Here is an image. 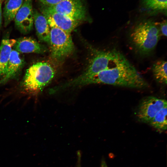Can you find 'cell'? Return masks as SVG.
I'll return each instance as SVG.
<instances>
[{
    "instance_id": "obj_1",
    "label": "cell",
    "mask_w": 167,
    "mask_h": 167,
    "mask_svg": "<svg viewBox=\"0 0 167 167\" xmlns=\"http://www.w3.org/2000/svg\"><path fill=\"white\" fill-rule=\"evenodd\" d=\"M104 84L137 89L148 86L147 82L122 54L103 70L85 80L80 86Z\"/></svg>"
},
{
    "instance_id": "obj_2",
    "label": "cell",
    "mask_w": 167,
    "mask_h": 167,
    "mask_svg": "<svg viewBox=\"0 0 167 167\" xmlns=\"http://www.w3.org/2000/svg\"><path fill=\"white\" fill-rule=\"evenodd\" d=\"M161 35L157 24L146 20L137 23L131 28L129 38L132 45L139 54L147 55L154 50Z\"/></svg>"
},
{
    "instance_id": "obj_3",
    "label": "cell",
    "mask_w": 167,
    "mask_h": 167,
    "mask_svg": "<svg viewBox=\"0 0 167 167\" xmlns=\"http://www.w3.org/2000/svg\"><path fill=\"white\" fill-rule=\"evenodd\" d=\"M121 53L116 49L96 51L85 71L77 77L58 86L59 90H61L70 87L80 86L84 81L106 68Z\"/></svg>"
},
{
    "instance_id": "obj_4",
    "label": "cell",
    "mask_w": 167,
    "mask_h": 167,
    "mask_svg": "<svg viewBox=\"0 0 167 167\" xmlns=\"http://www.w3.org/2000/svg\"><path fill=\"white\" fill-rule=\"evenodd\" d=\"M55 74L54 68L46 62L34 64L26 72L23 83L24 88L29 92H38L50 82Z\"/></svg>"
},
{
    "instance_id": "obj_5",
    "label": "cell",
    "mask_w": 167,
    "mask_h": 167,
    "mask_svg": "<svg viewBox=\"0 0 167 167\" xmlns=\"http://www.w3.org/2000/svg\"><path fill=\"white\" fill-rule=\"evenodd\" d=\"M50 45L51 55L54 59L61 60L73 52L74 45L70 34L56 27H51Z\"/></svg>"
},
{
    "instance_id": "obj_6",
    "label": "cell",
    "mask_w": 167,
    "mask_h": 167,
    "mask_svg": "<svg viewBox=\"0 0 167 167\" xmlns=\"http://www.w3.org/2000/svg\"><path fill=\"white\" fill-rule=\"evenodd\" d=\"M42 7L48 11L81 22L88 19L87 8L83 0H62L55 5H43Z\"/></svg>"
},
{
    "instance_id": "obj_7",
    "label": "cell",
    "mask_w": 167,
    "mask_h": 167,
    "mask_svg": "<svg viewBox=\"0 0 167 167\" xmlns=\"http://www.w3.org/2000/svg\"><path fill=\"white\" fill-rule=\"evenodd\" d=\"M167 106L166 101L153 96L144 98L138 106L136 112L138 120L148 123L161 109Z\"/></svg>"
},
{
    "instance_id": "obj_8",
    "label": "cell",
    "mask_w": 167,
    "mask_h": 167,
    "mask_svg": "<svg viewBox=\"0 0 167 167\" xmlns=\"http://www.w3.org/2000/svg\"><path fill=\"white\" fill-rule=\"evenodd\" d=\"M40 11L46 19L50 28H57L69 34H71L81 22L62 14L48 11L42 6Z\"/></svg>"
},
{
    "instance_id": "obj_9",
    "label": "cell",
    "mask_w": 167,
    "mask_h": 167,
    "mask_svg": "<svg viewBox=\"0 0 167 167\" xmlns=\"http://www.w3.org/2000/svg\"><path fill=\"white\" fill-rule=\"evenodd\" d=\"M33 10L31 0H25L17 12L15 19V26L23 34L29 32L34 23Z\"/></svg>"
},
{
    "instance_id": "obj_10",
    "label": "cell",
    "mask_w": 167,
    "mask_h": 167,
    "mask_svg": "<svg viewBox=\"0 0 167 167\" xmlns=\"http://www.w3.org/2000/svg\"><path fill=\"white\" fill-rule=\"evenodd\" d=\"M24 63V59L20 53L12 49L6 72L0 82H6L15 76L22 68Z\"/></svg>"
},
{
    "instance_id": "obj_11",
    "label": "cell",
    "mask_w": 167,
    "mask_h": 167,
    "mask_svg": "<svg viewBox=\"0 0 167 167\" xmlns=\"http://www.w3.org/2000/svg\"><path fill=\"white\" fill-rule=\"evenodd\" d=\"M14 49L21 53H44L47 51L45 47L35 40L28 37L18 39L13 47Z\"/></svg>"
},
{
    "instance_id": "obj_12",
    "label": "cell",
    "mask_w": 167,
    "mask_h": 167,
    "mask_svg": "<svg viewBox=\"0 0 167 167\" xmlns=\"http://www.w3.org/2000/svg\"><path fill=\"white\" fill-rule=\"evenodd\" d=\"M36 35L41 41L49 44L50 28L46 18L36 9L33 11Z\"/></svg>"
},
{
    "instance_id": "obj_13",
    "label": "cell",
    "mask_w": 167,
    "mask_h": 167,
    "mask_svg": "<svg viewBox=\"0 0 167 167\" xmlns=\"http://www.w3.org/2000/svg\"><path fill=\"white\" fill-rule=\"evenodd\" d=\"M16 41L14 39H3L0 45V77L4 75L12 48Z\"/></svg>"
},
{
    "instance_id": "obj_14",
    "label": "cell",
    "mask_w": 167,
    "mask_h": 167,
    "mask_svg": "<svg viewBox=\"0 0 167 167\" xmlns=\"http://www.w3.org/2000/svg\"><path fill=\"white\" fill-rule=\"evenodd\" d=\"M23 3V0H6L3 12L5 26L14 19Z\"/></svg>"
},
{
    "instance_id": "obj_15",
    "label": "cell",
    "mask_w": 167,
    "mask_h": 167,
    "mask_svg": "<svg viewBox=\"0 0 167 167\" xmlns=\"http://www.w3.org/2000/svg\"><path fill=\"white\" fill-rule=\"evenodd\" d=\"M167 62L160 60L156 62L153 65L152 72L156 80L158 83L164 84H167Z\"/></svg>"
},
{
    "instance_id": "obj_16",
    "label": "cell",
    "mask_w": 167,
    "mask_h": 167,
    "mask_svg": "<svg viewBox=\"0 0 167 167\" xmlns=\"http://www.w3.org/2000/svg\"><path fill=\"white\" fill-rule=\"evenodd\" d=\"M167 106L160 110L148 123L151 126L161 131L166 130L167 127Z\"/></svg>"
},
{
    "instance_id": "obj_17",
    "label": "cell",
    "mask_w": 167,
    "mask_h": 167,
    "mask_svg": "<svg viewBox=\"0 0 167 167\" xmlns=\"http://www.w3.org/2000/svg\"><path fill=\"white\" fill-rule=\"evenodd\" d=\"M142 2L144 6L148 9L166 12L167 0H143Z\"/></svg>"
},
{
    "instance_id": "obj_18",
    "label": "cell",
    "mask_w": 167,
    "mask_h": 167,
    "mask_svg": "<svg viewBox=\"0 0 167 167\" xmlns=\"http://www.w3.org/2000/svg\"><path fill=\"white\" fill-rule=\"evenodd\" d=\"M158 25L160 31L161 35L166 36H167V21L166 20H164L158 24Z\"/></svg>"
},
{
    "instance_id": "obj_19",
    "label": "cell",
    "mask_w": 167,
    "mask_h": 167,
    "mask_svg": "<svg viewBox=\"0 0 167 167\" xmlns=\"http://www.w3.org/2000/svg\"><path fill=\"white\" fill-rule=\"evenodd\" d=\"M44 5L51 6L55 5L62 0H37Z\"/></svg>"
},
{
    "instance_id": "obj_20",
    "label": "cell",
    "mask_w": 167,
    "mask_h": 167,
    "mask_svg": "<svg viewBox=\"0 0 167 167\" xmlns=\"http://www.w3.org/2000/svg\"><path fill=\"white\" fill-rule=\"evenodd\" d=\"M100 167H108L104 159L102 160Z\"/></svg>"
},
{
    "instance_id": "obj_21",
    "label": "cell",
    "mask_w": 167,
    "mask_h": 167,
    "mask_svg": "<svg viewBox=\"0 0 167 167\" xmlns=\"http://www.w3.org/2000/svg\"><path fill=\"white\" fill-rule=\"evenodd\" d=\"M1 6H0V28L2 22V11Z\"/></svg>"
},
{
    "instance_id": "obj_22",
    "label": "cell",
    "mask_w": 167,
    "mask_h": 167,
    "mask_svg": "<svg viewBox=\"0 0 167 167\" xmlns=\"http://www.w3.org/2000/svg\"><path fill=\"white\" fill-rule=\"evenodd\" d=\"M78 165L77 167H81L80 164V162L78 164Z\"/></svg>"
},
{
    "instance_id": "obj_23",
    "label": "cell",
    "mask_w": 167,
    "mask_h": 167,
    "mask_svg": "<svg viewBox=\"0 0 167 167\" xmlns=\"http://www.w3.org/2000/svg\"><path fill=\"white\" fill-rule=\"evenodd\" d=\"M1 6V2H0V6Z\"/></svg>"
},
{
    "instance_id": "obj_24",
    "label": "cell",
    "mask_w": 167,
    "mask_h": 167,
    "mask_svg": "<svg viewBox=\"0 0 167 167\" xmlns=\"http://www.w3.org/2000/svg\"></svg>"
}]
</instances>
